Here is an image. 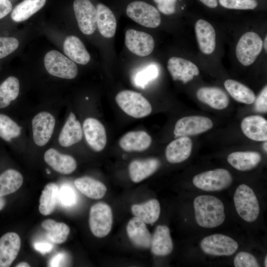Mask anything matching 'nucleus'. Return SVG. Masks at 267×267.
<instances>
[{
    "mask_svg": "<svg viewBox=\"0 0 267 267\" xmlns=\"http://www.w3.org/2000/svg\"><path fill=\"white\" fill-rule=\"evenodd\" d=\"M197 223L204 228H215L224 221L225 215L222 202L211 195H200L193 202Z\"/></svg>",
    "mask_w": 267,
    "mask_h": 267,
    "instance_id": "nucleus-1",
    "label": "nucleus"
},
{
    "mask_svg": "<svg viewBox=\"0 0 267 267\" xmlns=\"http://www.w3.org/2000/svg\"><path fill=\"white\" fill-rule=\"evenodd\" d=\"M233 201L239 216L247 222L256 221L260 214V206L253 190L247 185L242 184L236 188Z\"/></svg>",
    "mask_w": 267,
    "mask_h": 267,
    "instance_id": "nucleus-2",
    "label": "nucleus"
},
{
    "mask_svg": "<svg viewBox=\"0 0 267 267\" xmlns=\"http://www.w3.org/2000/svg\"><path fill=\"white\" fill-rule=\"evenodd\" d=\"M115 100L125 113L135 118H143L152 112V106L148 100L134 91L122 90L117 93Z\"/></svg>",
    "mask_w": 267,
    "mask_h": 267,
    "instance_id": "nucleus-3",
    "label": "nucleus"
},
{
    "mask_svg": "<svg viewBox=\"0 0 267 267\" xmlns=\"http://www.w3.org/2000/svg\"><path fill=\"white\" fill-rule=\"evenodd\" d=\"M126 12L131 19L146 27H157L161 22V15L157 8L143 0L130 2L126 7Z\"/></svg>",
    "mask_w": 267,
    "mask_h": 267,
    "instance_id": "nucleus-4",
    "label": "nucleus"
},
{
    "mask_svg": "<svg viewBox=\"0 0 267 267\" xmlns=\"http://www.w3.org/2000/svg\"><path fill=\"white\" fill-rule=\"evenodd\" d=\"M233 180L228 171L217 169L206 171L195 176L193 184L198 188L206 191H220L229 187Z\"/></svg>",
    "mask_w": 267,
    "mask_h": 267,
    "instance_id": "nucleus-5",
    "label": "nucleus"
},
{
    "mask_svg": "<svg viewBox=\"0 0 267 267\" xmlns=\"http://www.w3.org/2000/svg\"><path fill=\"white\" fill-rule=\"evenodd\" d=\"M44 64L47 71L57 77L72 79L78 74V68L74 62L55 50L45 54Z\"/></svg>",
    "mask_w": 267,
    "mask_h": 267,
    "instance_id": "nucleus-6",
    "label": "nucleus"
},
{
    "mask_svg": "<svg viewBox=\"0 0 267 267\" xmlns=\"http://www.w3.org/2000/svg\"><path fill=\"white\" fill-rule=\"evenodd\" d=\"M113 223V214L110 207L104 203H97L90 209L89 225L92 234L103 237L110 232Z\"/></svg>",
    "mask_w": 267,
    "mask_h": 267,
    "instance_id": "nucleus-7",
    "label": "nucleus"
},
{
    "mask_svg": "<svg viewBox=\"0 0 267 267\" xmlns=\"http://www.w3.org/2000/svg\"><path fill=\"white\" fill-rule=\"evenodd\" d=\"M263 45V41L258 34L253 32L244 34L236 47L238 60L244 66L251 65L261 53Z\"/></svg>",
    "mask_w": 267,
    "mask_h": 267,
    "instance_id": "nucleus-8",
    "label": "nucleus"
},
{
    "mask_svg": "<svg viewBox=\"0 0 267 267\" xmlns=\"http://www.w3.org/2000/svg\"><path fill=\"white\" fill-rule=\"evenodd\" d=\"M200 247L206 254L229 256L236 252L238 244L235 240L228 236L214 234L204 237L200 242Z\"/></svg>",
    "mask_w": 267,
    "mask_h": 267,
    "instance_id": "nucleus-9",
    "label": "nucleus"
},
{
    "mask_svg": "<svg viewBox=\"0 0 267 267\" xmlns=\"http://www.w3.org/2000/svg\"><path fill=\"white\" fill-rule=\"evenodd\" d=\"M73 9L79 27L86 35H91L97 27V11L89 0H75Z\"/></svg>",
    "mask_w": 267,
    "mask_h": 267,
    "instance_id": "nucleus-10",
    "label": "nucleus"
},
{
    "mask_svg": "<svg viewBox=\"0 0 267 267\" xmlns=\"http://www.w3.org/2000/svg\"><path fill=\"white\" fill-rule=\"evenodd\" d=\"M213 126L212 121L202 116H189L179 119L176 123L174 134L176 137L188 136L206 132Z\"/></svg>",
    "mask_w": 267,
    "mask_h": 267,
    "instance_id": "nucleus-11",
    "label": "nucleus"
},
{
    "mask_svg": "<svg viewBox=\"0 0 267 267\" xmlns=\"http://www.w3.org/2000/svg\"><path fill=\"white\" fill-rule=\"evenodd\" d=\"M32 123L34 142L39 146L45 145L54 131V117L48 112H42L33 118Z\"/></svg>",
    "mask_w": 267,
    "mask_h": 267,
    "instance_id": "nucleus-12",
    "label": "nucleus"
},
{
    "mask_svg": "<svg viewBox=\"0 0 267 267\" xmlns=\"http://www.w3.org/2000/svg\"><path fill=\"white\" fill-rule=\"evenodd\" d=\"M125 44L130 51L139 56L149 55L154 47V39L151 35L134 29L126 31Z\"/></svg>",
    "mask_w": 267,
    "mask_h": 267,
    "instance_id": "nucleus-13",
    "label": "nucleus"
},
{
    "mask_svg": "<svg viewBox=\"0 0 267 267\" xmlns=\"http://www.w3.org/2000/svg\"><path fill=\"white\" fill-rule=\"evenodd\" d=\"M83 131L91 148L96 152L102 151L106 144L107 136L105 128L98 120L87 118L83 123Z\"/></svg>",
    "mask_w": 267,
    "mask_h": 267,
    "instance_id": "nucleus-14",
    "label": "nucleus"
},
{
    "mask_svg": "<svg viewBox=\"0 0 267 267\" xmlns=\"http://www.w3.org/2000/svg\"><path fill=\"white\" fill-rule=\"evenodd\" d=\"M167 68L174 80L181 81L184 84L191 81L199 73L195 64L178 57H172L168 60Z\"/></svg>",
    "mask_w": 267,
    "mask_h": 267,
    "instance_id": "nucleus-15",
    "label": "nucleus"
},
{
    "mask_svg": "<svg viewBox=\"0 0 267 267\" xmlns=\"http://www.w3.org/2000/svg\"><path fill=\"white\" fill-rule=\"evenodd\" d=\"M21 247V239L15 232H7L0 238V267H9L16 259Z\"/></svg>",
    "mask_w": 267,
    "mask_h": 267,
    "instance_id": "nucleus-16",
    "label": "nucleus"
},
{
    "mask_svg": "<svg viewBox=\"0 0 267 267\" xmlns=\"http://www.w3.org/2000/svg\"><path fill=\"white\" fill-rule=\"evenodd\" d=\"M192 141L188 136H180L171 141L167 146L165 155L170 163L182 162L190 156Z\"/></svg>",
    "mask_w": 267,
    "mask_h": 267,
    "instance_id": "nucleus-17",
    "label": "nucleus"
},
{
    "mask_svg": "<svg viewBox=\"0 0 267 267\" xmlns=\"http://www.w3.org/2000/svg\"><path fill=\"white\" fill-rule=\"evenodd\" d=\"M126 230L131 242L139 248L147 249L150 247L152 236L145 223L134 217L128 222Z\"/></svg>",
    "mask_w": 267,
    "mask_h": 267,
    "instance_id": "nucleus-18",
    "label": "nucleus"
},
{
    "mask_svg": "<svg viewBox=\"0 0 267 267\" xmlns=\"http://www.w3.org/2000/svg\"><path fill=\"white\" fill-rule=\"evenodd\" d=\"M243 133L248 138L257 141L267 140V121L259 115L244 118L241 123Z\"/></svg>",
    "mask_w": 267,
    "mask_h": 267,
    "instance_id": "nucleus-19",
    "label": "nucleus"
},
{
    "mask_svg": "<svg viewBox=\"0 0 267 267\" xmlns=\"http://www.w3.org/2000/svg\"><path fill=\"white\" fill-rule=\"evenodd\" d=\"M195 31L199 47L204 54L212 53L216 46V33L213 26L203 19L198 20Z\"/></svg>",
    "mask_w": 267,
    "mask_h": 267,
    "instance_id": "nucleus-20",
    "label": "nucleus"
},
{
    "mask_svg": "<svg viewBox=\"0 0 267 267\" xmlns=\"http://www.w3.org/2000/svg\"><path fill=\"white\" fill-rule=\"evenodd\" d=\"M44 159L53 170L63 175L72 173L77 168L76 161L72 156L60 153L54 148L45 152Z\"/></svg>",
    "mask_w": 267,
    "mask_h": 267,
    "instance_id": "nucleus-21",
    "label": "nucleus"
},
{
    "mask_svg": "<svg viewBox=\"0 0 267 267\" xmlns=\"http://www.w3.org/2000/svg\"><path fill=\"white\" fill-rule=\"evenodd\" d=\"M196 96L199 100L217 110L225 109L229 103L227 94L217 87L200 88L196 92Z\"/></svg>",
    "mask_w": 267,
    "mask_h": 267,
    "instance_id": "nucleus-22",
    "label": "nucleus"
},
{
    "mask_svg": "<svg viewBox=\"0 0 267 267\" xmlns=\"http://www.w3.org/2000/svg\"><path fill=\"white\" fill-rule=\"evenodd\" d=\"M151 250L155 256H165L173 250V243L169 227L165 225H158L151 238Z\"/></svg>",
    "mask_w": 267,
    "mask_h": 267,
    "instance_id": "nucleus-23",
    "label": "nucleus"
},
{
    "mask_svg": "<svg viewBox=\"0 0 267 267\" xmlns=\"http://www.w3.org/2000/svg\"><path fill=\"white\" fill-rule=\"evenodd\" d=\"M151 136L143 131H132L125 134L119 140L121 148L127 152L143 151L149 147Z\"/></svg>",
    "mask_w": 267,
    "mask_h": 267,
    "instance_id": "nucleus-24",
    "label": "nucleus"
},
{
    "mask_svg": "<svg viewBox=\"0 0 267 267\" xmlns=\"http://www.w3.org/2000/svg\"><path fill=\"white\" fill-rule=\"evenodd\" d=\"M83 134L80 122L76 120L74 114L71 112L59 135V143L63 147L70 146L81 140Z\"/></svg>",
    "mask_w": 267,
    "mask_h": 267,
    "instance_id": "nucleus-25",
    "label": "nucleus"
},
{
    "mask_svg": "<svg viewBox=\"0 0 267 267\" xmlns=\"http://www.w3.org/2000/svg\"><path fill=\"white\" fill-rule=\"evenodd\" d=\"M160 165L159 160L154 158L134 160L129 167L130 178L133 182H139L154 174Z\"/></svg>",
    "mask_w": 267,
    "mask_h": 267,
    "instance_id": "nucleus-26",
    "label": "nucleus"
},
{
    "mask_svg": "<svg viewBox=\"0 0 267 267\" xmlns=\"http://www.w3.org/2000/svg\"><path fill=\"white\" fill-rule=\"evenodd\" d=\"M97 26L100 34L105 38L113 37L115 34L117 21L114 13L102 3L96 4Z\"/></svg>",
    "mask_w": 267,
    "mask_h": 267,
    "instance_id": "nucleus-27",
    "label": "nucleus"
},
{
    "mask_svg": "<svg viewBox=\"0 0 267 267\" xmlns=\"http://www.w3.org/2000/svg\"><path fill=\"white\" fill-rule=\"evenodd\" d=\"M227 160L235 169L247 171L258 165L262 160V155L256 151H237L229 154Z\"/></svg>",
    "mask_w": 267,
    "mask_h": 267,
    "instance_id": "nucleus-28",
    "label": "nucleus"
},
{
    "mask_svg": "<svg viewBox=\"0 0 267 267\" xmlns=\"http://www.w3.org/2000/svg\"><path fill=\"white\" fill-rule=\"evenodd\" d=\"M65 54L73 62L82 65L87 64L90 57L82 42L74 36H68L63 43Z\"/></svg>",
    "mask_w": 267,
    "mask_h": 267,
    "instance_id": "nucleus-29",
    "label": "nucleus"
},
{
    "mask_svg": "<svg viewBox=\"0 0 267 267\" xmlns=\"http://www.w3.org/2000/svg\"><path fill=\"white\" fill-rule=\"evenodd\" d=\"M131 211L134 217L145 223L152 224L159 219L160 205L157 199H152L142 204L132 205Z\"/></svg>",
    "mask_w": 267,
    "mask_h": 267,
    "instance_id": "nucleus-30",
    "label": "nucleus"
},
{
    "mask_svg": "<svg viewBox=\"0 0 267 267\" xmlns=\"http://www.w3.org/2000/svg\"><path fill=\"white\" fill-rule=\"evenodd\" d=\"M74 184L82 194L93 199L102 198L107 191L106 186L102 182L89 177L78 178Z\"/></svg>",
    "mask_w": 267,
    "mask_h": 267,
    "instance_id": "nucleus-31",
    "label": "nucleus"
},
{
    "mask_svg": "<svg viewBox=\"0 0 267 267\" xmlns=\"http://www.w3.org/2000/svg\"><path fill=\"white\" fill-rule=\"evenodd\" d=\"M224 86L231 97L238 102L251 104L256 98L254 92L245 85L234 80L228 79Z\"/></svg>",
    "mask_w": 267,
    "mask_h": 267,
    "instance_id": "nucleus-32",
    "label": "nucleus"
},
{
    "mask_svg": "<svg viewBox=\"0 0 267 267\" xmlns=\"http://www.w3.org/2000/svg\"><path fill=\"white\" fill-rule=\"evenodd\" d=\"M46 0H23L12 10L11 17L16 22L25 21L41 9Z\"/></svg>",
    "mask_w": 267,
    "mask_h": 267,
    "instance_id": "nucleus-33",
    "label": "nucleus"
},
{
    "mask_svg": "<svg viewBox=\"0 0 267 267\" xmlns=\"http://www.w3.org/2000/svg\"><path fill=\"white\" fill-rule=\"evenodd\" d=\"M58 185L53 182L44 186L40 199L39 209L41 214L47 216L54 211L58 200Z\"/></svg>",
    "mask_w": 267,
    "mask_h": 267,
    "instance_id": "nucleus-34",
    "label": "nucleus"
},
{
    "mask_svg": "<svg viewBox=\"0 0 267 267\" xmlns=\"http://www.w3.org/2000/svg\"><path fill=\"white\" fill-rule=\"evenodd\" d=\"M23 178L18 171L9 169L0 175V196L17 191L23 183Z\"/></svg>",
    "mask_w": 267,
    "mask_h": 267,
    "instance_id": "nucleus-35",
    "label": "nucleus"
},
{
    "mask_svg": "<svg viewBox=\"0 0 267 267\" xmlns=\"http://www.w3.org/2000/svg\"><path fill=\"white\" fill-rule=\"evenodd\" d=\"M42 226L46 231V235L49 240L56 244L64 243L70 233V228L66 224L51 219L43 221Z\"/></svg>",
    "mask_w": 267,
    "mask_h": 267,
    "instance_id": "nucleus-36",
    "label": "nucleus"
},
{
    "mask_svg": "<svg viewBox=\"0 0 267 267\" xmlns=\"http://www.w3.org/2000/svg\"><path fill=\"white\" fill-rule=\"evenodd\" d=\"M19 82L17 78L10 76L0 85V108L8 106L18 96Z\"/></svg>",
    "mask_w": 267,
    "mask_h": 267,
    "instance_id": "nucleus-37",
    "label": "nucleus"
},
{
    "mask_svg": "<svg viewBox=\"0 0 267 267\" xmlns=\"http://www.w3.org/2000/svg\"><path fill=\"white\" fill-rule=\"evenodd\" d=\"M21 128L8 116L0 114V137L7 141L18 136Z\"/></svg>",
    "mask_w": 267,
    "mask_h": 267,
    "instance_id": "nucleus-38",
    "label": "nucleus"
},
{
    "mask_svg": "<svg viewBox=\"0 0 267 267\" xmlns=\"http://www.w3.org/2000/svg\"><path fill=\"white\" fill-rule=\"evenodd\" d=\"M158 74L157 66L151 64L136 74L134 78L135 83L137 86L144 88L148 83L156 78Z\"/></svg>",
    "mask_w": 267,
    "mask_h": 267,
    "instance_id": "nucleus-39",
    "label": "nucleus"
},
{
    "mask_svg": "<svg viewBox=\"0 0 267 267\" xmlns=\"http://www.w3.org/2000/svg\"><path fill=\"white\" fill-rule=\"evenodd\" d=\"M220 4L226 8L253 9L258 5L255 0H219Z\"/></svg>",
    "mask_w": 267,
    "mask_h": 267,
    "instance_id": "nucleus-40",
    "label": "nucleus"
},
{
    "mask_svg": "<svg viewBox=\"0 0 267 267\" xmlns=\"http://www.w3.org/2000/svg\"><path fill=\"white\" fill-rule=\"evenodd\" d=\"M235 267H259L260 265L256 258L246 252H239L233 261Z\"/></svg>",
    "mask_w": 267,
    "mask_h": 267,
    "instance_id": "nucleus-41",
    "label": "nucleus"
},
{
    "mask_svg": "<svg viewBox=\"0 0 267 267\" xmlns=\"http://www.w3.org/2000/svg\"><path fill=\"white\" fill-rule=\"evenodd\" d=\"M58 200L64 206H71L76 202V195L71 187L64 185L58 190Z\"/></svg>",
    "mask_w": 267,
    "mask_h": 267,
    "instance_id": "nucleus-42",
    "label": "nucleus"
},
{
    "mask_svg": "<svg viewBox=\"0 0 267 267\" xmlns=\"http://www.w3.org/2000/svg\"><path fill=\"white\" fill-rule=\"evenodd\" d=\"M19 42L13 37H0V59L14 51L18 47Z\"/></svg>",
    "mask_w": 267,
    "mask_h": 267,
    "instance_id": "nucleus-43",
    "label": "nucleus"
},
{
    "mask_svg": "<svg viewBox=\"0 0 267 267\" xmlns=\"http://www.w3.org/2000/svg\"><path fill=\"white\" fill-rule=\"evenodd\" d=\"M159 11L165 15H171L176 12L178 0H153Z\"/></svg>",
    "mask_w": 267,
    "mask_h": 267,
    "instance_id": "nucleus-44",
    "label": "nucleus"
},
{
    "mask_svg": "<svg viewBox=\"0 0 267 267\" xmlns=\"http://www.w3.org/2000/svg\"><path fill=\"white\" fill-rule=\"evenodd\" d=\"M255 109L260 113H266L267 111V87H264L261 93L255 99Z\"/></svg>",
    "mask_w": 267,
    "mask_h": 267,
    "instance_id": "nucleus-45",
    "label": "nucleus"
},
{
    "mask_svg": "<svg viewBox=\"0 0 267 267\" xmlns=\"http://www.w3.org/2000/svg\"><path fill=\"white\" fill-rule=\"evenodd\" d=\"M66 256L65 253H59L53 256L49 262V267L65 266Z\"/></svg>",
    "mask_w": 267,
    "mask_h": 267,
    "instance_id": "nucleus-46",
    "label": "nucleus"
},
{
    "mask_svg": "<svg viewBox=\"0 0 267 267\" xmlns=\"http://www.w3.org/2000/svg\"><path fill=\"white\" fill-rule=\"evenodd\" d=\"M12 7V4L8 0H0V19L7 15Z\"/></svg>",
    "mask_w": 267,
    "mask_h": 267,
    "instance_id": "nucleus-47",
    "label": "nucleus"
},
{
    "mask_svg": "<svg viewBox=\"0 0 267 267\" xmlns=\"http://www.w3.org/2000/svg\"><path fill=\"white\" fill-rule=\"evenodd\" d=\"M35 249L42 254L50 252L53 249V246L46 242H37L34 244Z\"/></svg>",
    "mask_w": 267,
    "mask_h": 267,
    "instance_id": "nucleus-48",
    "label": "nucleus"
},
{
    "mask_svg": "<svg viewBox=\"0 0 267 267\" xmlns=\"http://www.w3.org/2000/svg\"><path fill=\"white\" fill-rule=\"evenodd\" d=\"M204 4L210 8H215L218 5V0H200Z\"/></svg>",
    "mask_w": 267,
    "mask_h": 267,
    "instance_id": "nucleus-49",
    "label": "nucleus"
},
{
    "mask_svg": "<svg viewBox=\"0 0 267 267\" xmlns=\"http://www.w3.org/2000/svg\"><path fill=\"white\" fill-rule=\"evenodd\" d=\"M6 204V201L5 199L3 197L0 196V211L1 210Z\"/></svg>",
    "mask_w": 267,
    "mask_h": 267,
    "instance_id": "nucleus-50",
    "label": "nucleus"
},
{
    "mask_svg": "<svg viewBox=\"0 0 267 267\" xmlns=\"http://www.w3.org/2000/svg\"><path fill=\"white\" fill-rule=\"evenodd\" d=\"M16 267H29L30 265L26 262H21L16 266Z\"/></svg>",
    "mask_w": 267,
    "mask_h": 267,
    "instance_id": "nucleus-51",
    "label": "nucleus"
},
{
    "mask_svg": "<svg viewBox=\"0 0 267 267\" xmlns=\"http://www.w3.org/2000/svg\"><path fill=\"white\" fill-rule=\"evenodd\" d=\"M267 37L266 36L264 42V47L266 51L267 50Z\"/></svg>",
    "mask_w": 267,
    "mask_h": 267,
    "instance_id": "nucleus-52",
    "label": "nucleus"
},
{
    "mask_svg": "<svg viewBox=\"0 0 267 267\" xmlns=\"http://www.w3.org/2000/svg\"><path fill=\"white\" fill-rule=\"evenodd\" d=\"M267 141H265L264 143V146H263V148H264V150L267 152Z\"/></svg>",
    "mask_w": 267,
    "mask_h": 267,
    "instance_id": "nucleus-53",
    "label": "nucleus"
},
{
    "mask_svg": "<svg viewBox=\"0 0 267 267\" xmlns=\"http://www.w3.org/2000/svg\"><path fill=\"white\" fill-rule=\"evenodd\" d=\"M264 266L267 267V256H266L264 261Z\"/></svg>",
    "mask_w": 267,
    "mask_h": 267,
    "instance_id": "nucleus-54",
    "label": "nucleus"
},
{
    "mask_svg": "<svg viewBox=\"0 0 267 267\" xmlns=\"http://www.w3.org/2000/svg\"><path fill=\"white\" fill-rule=\"evenodd\" d=\"M46 172L47 174H50V171H48V170H46Z\"/></svg>",
    "mask_w": 267,
    "mask_h": 267,
    "instance_id": "nucleus-55",
    "label": "nucleus"
}]
</instances>
